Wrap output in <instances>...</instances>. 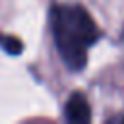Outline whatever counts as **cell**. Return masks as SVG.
<instances>
[{
  "instance_id": "7a4b0ae2",
  "label": "cell",
  "mask_w": 124,
  "mask_h": 124,
  "mask_svg": "<svg viewBox=\"0 0 124 124\" xmlns=\"http://www.w3.org/2000/svg\"><path fill=\"white\" fill-rule=\"evenodd\" d=\"M64 114H66V120H70V122H79V124L89 122L91 120V108H89L87 99L81 93H74L66 101Z\"/></svg>"
},
{
  "instance_id": "6da1fadb",
  "label": "cell",
  "mask_w": 124,
  "mask_h": 124,
  "mask_svg": "<svg viewBox=\"0 0 124 124\" xmlns=\"http://www.w3.org/2000/svg\"><path fill=\"white\" fill-rule=\"evenodd\" d=\"M50 29L66 68L83 70L89 48L101 39V29L89 12L79 4H56L50 10Z\"/></svg>"
},
{
  "instance_id": "3957f363",
  "label": "cell",
  "mask_w": 124,
  "mask_h": 124,
  "mask_svg": "<svg viewBox=\"0 0 124 124\" xmlns=\"http://www.w3.org/2000/svg\"><path fill=\"white\" fill-rule=\"evenodd\" d=\"M0 48H2L4 52L12 54V56H17V54L23 52V43H21L17 37H14V35H4V33H0Z\"/></svg>"
}]
</instances>
